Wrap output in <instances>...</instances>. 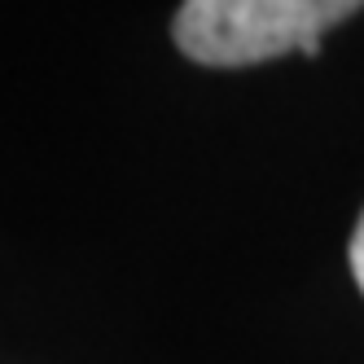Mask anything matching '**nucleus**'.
Returning <instances> with one entry per match:
<instances>
[{
  "instance_id": "1",
  "label": "nucleus",
  "mask_w": 364,
  "mask_h": 364,
  "mask_svg": "<svg viewBox=\"0 0 364 364\" xmlns=\"http://www.w3.org/2000/svg\"><path fill=\"white\" fill-rule=\"evenodd\" d=\"M364 0H185L171 22L176 48L198 66H259L281 53H316L321 36Z\"/></svg>"
},
{
  "instance_id": "2",
  "label": "nucleus",
  "mask_w": 364,
  "mask_h": 364,
  "mask_svg": "<svg viewBox=\"0 0 364 364\" xmlns=\"http://www.w3.org/2000/svg\"><path fill=\"white\" fill-rule=\"evenodd\" d=\"M351 272H355V285L364 290V215H360L355 237H351Z\"/></svg>"
}]
</instances>
